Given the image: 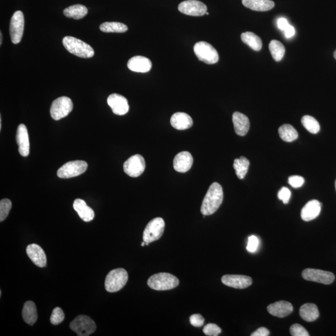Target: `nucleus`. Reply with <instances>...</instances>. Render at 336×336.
<instances>
[{"mask_svg": "<svg viewBox=\"0 0 336 336\" xmlns=\"http://www.w3.org/2000/svg\"><path fill=\"white\" fill-rule=\"evenodd\" d=\"M224 199L223 190L217 183L210 185L202 203L201 212L205 216H210L216 212L220 208Z\"/></svg>", "mask_w": 336, "mask_h": 336, "instance_id": "obj_1", "label": "nucleus"}, {"mask_svg": "<svg viewBox=\"0 0 336 336\" xmlns=\"http://www.w3.org/2000/svg\"><path fill=\"white\" fill-rule=\"evenodd\" d=\"M64 46L68 51L82 58H91L94 56V50L85 42L72 36H65L63 40Z\"/></svg>", "mask_w": 336, "mask_h": 336, "instance_id": "obj_2", "label": "nucleus"}, {"mask_svg": "<svg viewBox=\"0 0 336 336\" xmlns=\"http://www.w3.org/2000/svg\"><path fill=\"white\" fill-rule=\"evenodd\" d=\"M148 285L157 291L170 290L178 286L179 279L172 274L159 273L153 274L148 279Z\"/></svg>", "mask_w": 336, "mask_h": 336, "instance_id": "obj_3", "label": "nucleus"}, {"mask_svg": "<svg viewBox=\"0 0 336 336\" xmlns=\"http://www.w3.org/2000/svg\"><path fill=\"white\" fill-rule=\"evenodd\" d=\"M128 274L124 269H116L110 272L105 281V289L109 293L120 291L127 284Z\"/></svg>", "mask_w": 336, "mask_h": 336, "instance_id": "obj_4", "label": "nucleus"}, {"mask_svg": "<svg viewBox=\"0 0 336 336\" xmlns=\"http://www.w3.org/2000/svg\"><path fill=\"white\" fill-rule=\"evenodd\" d=\"M194 51L199 61L208 64L218 62L219 56L217 50L207 42H198L194 45Z\"/></svg>", "mask_w": 336, "mask_h": 336, "instance_id": "obj_5", "label": "nucleus"}, {"mask_svg": "<svg viewBox=\"0 0 336 336\" xmlns=\"http://www.w3.org/2000/svg\"><path fill=\"white\" fill-rule=\"evenodd\" d=\"M70 328L79 336H88L95 332L96 326L89 316L79 315L71 322Z\"/></svg>", "mask_w": 336, "mask_h": 336, "instance_id": "obj_6", "label": "nucleus"}, {"mask_svg": "<svg viewBox=\"0 0 336 336\" xmlns=\"http://www.w3.org/2000/svg\"><path fill=\"white\" fill-rule=\"evenodd\" d=\"M73 110V103L67 96H61L55 100L50 107V113L55 120H59L67 116Z\"/></svg>", "mask_w": 336, "mask_h": 336, "instance_id": "obj_7", "label": "nucleus"}, {"mask_svg": "<svg viewBox=\"0 0 336 336\" xmlns=\"http://www.w3.org/2000/svg\"><path fill=\"white\" fill-rule=\"evenodd\" d=\"M165 223L161 217L152 219L144 228L143 239L146 243L159 240L163 234Z\"/></svg>", "mask_w": 336, "mask_h": 336, "instance_id": "obj_8", "label": "nucleus"}, {"mask_svg": "<svg viewBox=\"0 0 336 336\" xmlns=\"http://www.w3.org/2000/svg\"><path fill=\"white\" fill-rule=\"evenodd\" d=\"M87 167L88 164L84 161L68 162L59 169L57 175L60 178H71L83 174L86 171Z\"/></svg>", "mask_w": 336, "mask_h": 336, "instance_id": "obj_9", "label": "nucleus"}, {"mask_svg": "<svg viewBox=\"0 0 336 336\" xmlns=\"http://www.w3.org/2000/svg\"><path fill=\"white\" fill-rule=\"evenodd\" d=\"M25 18L23 12L17 11L11 19L10 33L12 43L17 45L20 43L23 37Z\"/></svg>", "mask_w": 336, "mask_h": 336, "instance_id": "obj_10", "label": "nucleus"}, {"mask_svg": "<svg viewBox=\"0 0 336 336\" xmlns=\"http://www.w3.org/2000/svg\"><path fill=\"white\" fill-rule=\"evenodd\" d=\"M302 277L305 280L330 285L335 281V274L324 270L306 269L302 272Z\"/></svg>", "mask_w": 336, "mask_h": 336, "instance_id": "obj_11", "label": "nucleus"}, {"mask_svg": "<svg viewBox=\"0 0 336 336\" xmlns=\"http://www.w3.org/2000/svg\"><path fill=\"white\" fill-rule=\"evenodd\" d=\"M146 164L144 158L140 155L132 156L125 162L124 170L129 176L137 177L145 170Z\"/></svg>", "mask_w": 336, "mask_h": 336, "instance_id": "obj_12", "label": "nucleus"}, {"mask_svg": "<svg viewBox=\"0 0 336 336\" xmlns=\"http://www.w3.org/2000/svg\"><path fill=\"white\" fill-rule=\"evenodd\" d=\"M180 12L189 16H201L207 12V6L197 0H187L179 4Z\"/></svg>", "mask_w": 336, "mask_h": 336, "instance_id": "obj_13", "label": "nucleus"}, {"mask_svg": "<svg viewBox=\"0 0 336 336\" xmlns=\"http://www.w3.org/2000/svg\"><path fill=\"white\" fill-rule=\"evenodd\" d=\"M221 281L226 286L236 289H244L252 284V279L250 276L239 274H225Z\"/></svg>", "mask_w": 336, "mask_h": 336, "instance_id": "obj_14", "label": "nucleus"}, {"mask_svg": "<svg viewBox=\"0 0 336 336\" xmlns=\"http://www.w3.org/2000/svg\"><path fill=\"white\" fill-rule=\"evenodd\" d=\"M107 104L116 115H124L129 111L128 100L119 94H113L107 98Z\"/></svg>", "mask_w": 336, "mask_h": 336, "instance_id": "obj_15", "label": "nucleus"}, {"mask_svg": "<svg viewBox=\"0 0 336 336\" xmlns=\"http://www.w3.org/2000/svg\"><path fill=\"white\" fill-rule=\"evenodd\" d=\"M16 142L20 155L23 157H28L30 148L29 135L27 128L24 124H20L17 127Z\"/></svg>", "mask_w": 336, "mask_h": 336, "instance_id": "obj_16", "label": "nucleus"}, {"mask_svg": "<svg viewBox=\"0 0 336 336\" xmlns=\"http://www.w3.org/2000/svg\"><path fill=\"white\" fill-rule=\"evenodd\" d=\"M26 253L34 264L40 268L47 265V258L45 251L40 246L32 243L26 248Z\"/></svg>", "mask_w": 336, "mask_h": 336, "instance_id": "obj_17", "label": "nucleus"}, {"mask_svg": "<svg viewBox=\"0 0 336 336\" xmlns=\"http://www.w3.org/2000/svg\"><path fill=\"white\" fill-rule=\"evenodd\" d=\"M127 66L131 71L146 73L150 71L152 63L146 57L137 56L129 59Z\"/></svg>", "mask_w": 336, "mask_h": 336, "instance_id": "obj_18", "label": "nucleus"}, {"mask_svg": "<svg viewBox=\"0 0 336 336\" xmlns=\"http://www.w3.org/2000/svg\"><path fill=\"white\" fill-rule=\"evenodd\" d=\"M192 164L193 158L188 151H183L177 154L173 161L175 170L179 173L187 172L190 170Z\"/></svg>", "mask_w": 336, "mask_h": 336, "instance_id": "obj_19", "label": "nucleus"}, {"mask_svg": "<svg viewBox=\"0 0 336 336\" xmlns=\"http://www.w3.org/2000/svg\"><path fill=\"white\" fill-rule=\"evenodd\" d=\"M267 311L272 316L285 318L290 315L293 311V307L290 303L280 301L270 304L267 307Z\"/></svg>", "mask_w": 336, "mask_h": 336, "instance_id": "obj_20", "label": "nucleus"}, {"mask_svg": "<svg viewBox=\"0 0 336 336\" xmlns=\"http://www.w3.org/2000/svg\"><path fill=\"white\" fill-rule=\"evenodd\" d=\"M235 131L239 136L243 137L248 133L250 128V121L247 116L240 112H234L232 115Z\"/></svg>", "mask_w": 336, "mask_h": 336, "instance_id": "obj_21", "label": "nucleus"}, {"mask_svg": "<svg viewBox=\"0 0 336 336\" xmlns=\"http://www.w3.org/2000/svg\"><path fill=\"white\" fill-rule=\"evenodd\" d=\"M320 209H321V204L320 202L317 200H312L302 208L301 217L304 221H311L319 216Z\"/></svg>", "mask_w": 336, "mask_h": 336, "instance_id": "obj_22", "label": "nucleus"}, {"mask_svg": "<svg viewBox=\"0 0 336 336\" xmlns=\"http://www.w3.org/2000/svg\"><path fill=\"white\" fill-rule=\"evenodd\" d=\"M170 122L173 128L179 130L190 128L193 125L192 118L188 114L183 112L175 113L171 116Z\"/></svg>", "mask_w": 336, "mask_h": 336, "instance_id": "obj_23", "label": "nucleus"}, {"mask_svg": "<svg viewBox=\"0 0 336 336\" xmlns=\"http://www.w3.org/2000/svg\"><path fill=\"white\" fill-rule=\"evenodd\" d=\"M73 208L81 219L85 222H90L93 220L95 214L93 209L87 205L83 200L77 199L75 200Z\"/></svg>", "mask_w": 336, "mask_h": 336, "instance_id": "obj_24", "label": "nucleus"}, {"mask_svg": "<svg viewBox=\"0 0 336 336\" xmlns=\"http://www.w3.org/2000/svg\"><path fill=\"white\" fill-rule=\"evenodd\" d=\"M243 6L256 12H267L274 8L272 0H241Z\"/></svg>", "mask_w": 336, "mask_h": 336, "instance_id": "obj_25", "label": "nucleus"}, {"mask_svg": "<svg viewBox=\"0 0 336 336\" xmlns=\"http://www.w3.org/2000/svg\"><path fill=\"white\" fill-rule=\"evenodd\" d=\"M300 315L305 321L313 322L319 318L320 313L316 304L306 303L300 307Z\"/></svg>", "mask_w": 336, "mask_h": 336, "instance_id": "obj_26", "label": "nucleus"}, {"mask_svg": "<svg viewBox=\"0 0 336 336\" xmlns=\"http://www.w3.org/2000/svg\"><path fill=\"white\" fill-rule=\"evenodd\" d=\"M22 316L26 323L32 326L37 320V313L36 304L32 301H28L24 304Z\"/></svg>", "mask_w": 336, "mask_h": 336, "instance_id": "obj_27", "label": "nucleus"}, {"mask_svg": "<svg viewBox=\"0 0 336 336\" xmlns=\"http://www.w3.org/2000/svg\"><path fill=\"white\" fill-rule=\"evenodd\" d=\"M241 39L243 43L249 46L251 49L259 51L262 48V41L260 37L252 32H245L241 34Z\"/></svg>", "mask_w": 336, "mask_h": 336, "instance_id": "obj_28", "label": "nucleus"}, {"mask_svg": "<svg viewBox=\"0 0 336 336\" xmlns=\"http://www.w3.org/2000/svg\"><path fill=\"white\" fill-rule=\"evenodd\" d=\"M88 13V9L86 6L82 4H75L69 6L64 10V15L70 18L80 19L86 16Z\"/></svg>", "mask_w": 336, "mask_h": 336, "instance_id": "obj_29", "label": "nucleus"}, {"mask_svg": "<svg viewBox=\"0 0 336 336\" xmlns=\"http://www.w3.org/2000/svg\"><path fill=\"white\" fill-rule=\"evenodd\" d=\"M279 135L282 140L286 142L295 141L298 137V131L292 125L285 124L278 129Z\"/></svg>", "mask_w": 336, "mask_h": 336, "instance_id": "obj_30", "label": "nucleus"}, {"mask_svg": "<svg viewBox=\"0 0 336 336\" xmlns=\"http://www.w3.org/2000/svg\"><path fill=\"white\" fill-rule=\"evenodd\" d=\"M250 161L244 157H241L234 160V168L236 171L237 177L240 179H243L249 170Z\"/></svg>", "mask_w": 336, "mask_h": 336, "instance_id": "obj_31", "label": "nucleus"}, {"mask_svg": "<svg viewBox=\"0 0 336 336\" xmlns=\"http://www.w3.org/2000/svg\"><path fill=\"white\" fill-rule=\"evenodd\" d=\"M100 30L104 32L122 33L128 31V26L118 22H105L100 26Z\"/></svg>", "mask_w": 336, "mask_h": 336, "instance_id": "obj_32", "label": "nucleus"}, {"mask_svg": "<svg viewBox=\"0 0 336 336\" xmlns=\"http://www.w3.org/2000/svg\"><path fill=\"white\" fill-rule=\"evenodd\" d=\"M269 49L272 57L276 62L282 61L285 53V48L277 40H272L269 45Z\"/></svg>", "mask_w": 336, "mask_h": 336, "instance_id": "obj_33", "label": "nucleus"}, {"mask_svg": "<svg viewBox=\"0 0 336 336\" xmlns=\"http://www.w3.org/2000/svg\"><path fill=\"white\" fill-rule=\"evenodd\" d=\"M302 123L303 127L311 133L316 134L320 130L319 123L313 116L309 115L303 116Z\"/></svg>", "mask_w": 336, "mask_h": 336, "instance_id": "obj_34", "label": "nucleus"}, {"mask_svg": "<svg viewBox=\"0 0 336 336\" xmlns=\"http://www.w3.org/2000/svg\"><path fill=\"white\" fill-rule=\"evenodd\" d=\"M12 207L10 200L3 199L0 201V221L3 222L8 217L9 212Z\"/></svg>", "mask_w": 336, "mask_h": 336, "instance_id": "obj_35", "label": "nucleus"}, {"mask_svg": "<svg viewBox=\"0 0 336 336\" xmlns=\"http://www.w3.org/2000/svg\"><path fill=\"white\" fill-rule=\"evenodd\" d=\"M64 318V313L62 309L60 307H56L52 312L50 318V322L53 325H58L63 321Z\"/></svg>", "mask_w": 336, "mask_h": 336, "instance_id": "obj_36", "label": "nucleus"}, {"mask_svg": "<svg viewBox=\"0 0 336 336\" xmlns=\"http://www.w3.org/2000/svg\"><path fill=\"white\" fill-rule=\"evenodd\" d=\"M203 332L206 336H217L221 333L222 329L216 324L209 323L204 327Z\"/></svg>", "mask_w": 336, "mask_h": 336, "instance_id": "obj_37", "label": "nucleus"}, {"mask_svg": "<svg viewBox=\"0 0 336 336\" xmlns=\"http://www.w3.org/2000/svg\"><path fill=\"white\" fill-rule=\"evenodd\" d=\"M291 335L293 336H309V334L306 331V329L299 324H295L292 325L290 327Z\"/></svg>", "mask_w": 336, "mask_h": 336, "instance_id": "obj_38", "label": "nucleus"}, {"mask_svg": "<svg viewBox=\"0 0 336 336\" xmlns=\"http://www.w3.org/2000/svg\"><path fill=\"white\" fill-rule=\"evenodd\" d=\"M259 240L256 236H252L249 237L247 249L250 253H254L257 250Z\"/></svg>", "mask_w": 336, "mask_h": 336, "instance_id": "obj_39", "label": "nucleus"}, {"mask_svg": "<svg viewBox=\"0 0 336 336\" xmlns=\"http://www.w3.org/2000/svg\"><path fill=\"white\" fill-rule=\"evenodd\" d=\"M278 197L279 199L283 201L284 204L289 203V199L291 197V192L288 188L283 187L280 191H279Z\"/></svg>", "mask_w": 336, "mask_h": 336, "instance_id": "obj_40", "label": "nucleus"}, {"mask_svg": "<svg viewBox=\"0 0 336 336\" xmlns=\"http://www.w3.org/2000/svg\"><path fill=\"white\" fill-rule=\"evenodd\" d=\"M288 183L289 185L293 188H298L303 185L304 183V179L300 176H292L289 177Z\"/></svg>", "mask_w": 336, "mask_h": 336, "instance_id": "obj_41", "label": "nucleus"}, {"mask_svg": "<svg viewBox=\"0 0 336 336\" xmlns=\"http://www.w3.org/2000/svg\"><path fill=\"white\" fill-rule=\"evenodd\" d=\"M190 323L192 326L200 328L203 326L204 318L199 314H195L191 316L190 318Z\"/></svg>", "mask_w": 336, "mask_h": 336, "instance_id": "obj_42", "label": "nucleus"}, {"mask_svg": "<svg viewBox=\"0 0 336 336\" xmlns=\"http://www.w3.org/2000/svg\"><path fill=\"white\" fill-rule=\"evenodd\" d=\"M269 335L270 331L269 329L261 327V328L256 329L255 332L252 333L251 336H268Z\"/></svg>", "mask_w": 336, "mask_h": 336, "instance_id": "obj_43", "label": "nucleus"}, {"mask_svg": "<svg viewBox=\"0 0 336 336\" xmlns=\"http://www.w3.org/2000/svg\"><path fill=\"white\" fill-rule=\"evenodd\" d=\"M283 32H284L285 36H286L287 38H290L295 33V28H293V26L289 25V24Z\"/></svg>", "mask_w": 336, "mask_h": 336, "instance_id": "obj_44", "label": "nucleus"}, {"mask_svg": "<svg viewBox=\"0 0 336 336\" xmlns=\"http://www.w3.org/2000/svg\"><path fill=\"white\" fill-rule=\"evenodd\" d=\"M288 25V22L287 19L284 18V17H282V18L279 19L277 21V25L279 29L283 31V32Z\"/></svg>", "mask_w": 336, "mask_h": 336, "instance_id": "obj_45", "label": "nucleus"}, {"mask_svg": "<svg viewBox=\"0 0 336 336\" xmlns=\"http://www.w3.org/2000/svg\"><path fill=\"white\" fill-rule=\"evenodd\" d=\"M2 39H3V36H2V32L0 33V45H2Z\"/></svg>", "mask_w": 336, "mask_h": 336, "instance_id": "obj_46", "label": "nucleus"}, {"mask_svg": "<svg viewBox=\"0 0 336 336\" xmlns=\"http://www.w3.org/2000/svg\"><path fill=\"white\" fill-rule=\"evenodd\" d=\"M1 118H0V129H1Z\"/></svg>", "mask_w": 336, "mask_h": 336, "instance_id": "obj_47", "label": "nucleus"}, {"mask_svg": "<svg viewBox=\"0 0 336 336\" xmlns=\"http://www.w3.org/2000/svg\"><path fill=\"white\" fill-rule=\"evenodd\" d=\"M334 56H335V58L336 59V50H335V53H334Z\"/></svg>", "mask_w": 336, "mask_h": 336, "instance_id": "obj_48", "label": "nucleus"}, {"mask_svg": "<svg viewBox=\"0 0 336 336\" xmlns=\"http://www.w3.org/2000/svg\"><path fill=\"white\" fill-rule=\"evenodd\" d=\"M206 15H209V13L206 12Z\"/></svg>", "mask_w": 336, "mask_h": 336, "instance_id": "obj_49", "label": "nucleus"}, {"mask_svg": "<svg viewBox=\"0 0 336 336\" xmlns=\"http://www.w3.org/2000/svg\"><path fill=\"white\" fill-rule=\"evenodd\" d=\"M335 186H336V181Z\"/></svg>", "mask_w": 336, "mask_h": 336, "instance_id": "obj_50", "label": "nucleus"}]
</instances>
